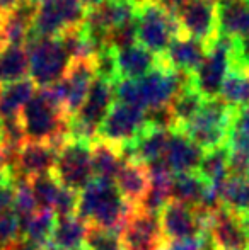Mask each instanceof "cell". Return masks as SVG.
Masks as SVG:
<instances>
[{
    "label": "cell",
    "mask_w": 249,
    "mask_h": 250,
    "mask_svg": "<svg viewBox=\"0 0 249 250\" xmlns=\"http://www.w3.org/2000/svg\"><path fill=\"white\" fill-rule=\"evenodd\" d=\"M191 85V75L169 68L159 56V66L147 75L114 83V101L143 111L167 107L183 87Z\"/></svg>",
    "instance_id": "obj_1"
},
{
    "label": "cell",
    "mask_w": 249,
    "mask_h": 250,
    "mask_svg": "<svg viewBox=\"0 0 249 250\" xmlns=\"http://www.w3.org/2000/svg\"><path fill=\"white\" fill-rule=\"evenodd\" d=\"M130 211L132 206L121 198L113 181L92 179L79 192L77 216L82 218L89 227L121 233Z\"/></svg>",
    "instance_id": "obj_2"
},
{
    "label": "cell",
    "mask_w": 249,
    "mask_h": 250,
    "mask_svg": "<svg viewBox=\"0 0 249 250\" xmlns=\"http://www.w3.org/2000/svg\"><path fill=\"white\" fill-rule=\"evenodd\" d=\"M26 142H45L62 148L68 142L70 116L55 104L43 90L36 92L21 111Z\"/></svg>",
    "instance_id": "obj_3"
},
{
    "label": "cell",
    "mask_w": 249,
    "mask_h": 250,
    "mask_svg": "<svg viewBox=\"0 0 249 250\" xmlns=\"http://www.w3.org/2000/svg\"><path fill=\"white\" fill-rule=\"evenodd\" d=\"M234 109L220 97L205 101L196 116L180 129L203 151L226 145L230 135Z\"/></svg>",
    "instance_id": "obj_4"
},
{
    "label": "cell",
    "mask_w": 249,
    "mask_h": 250,
    "mask_svg": "<svg viewBox=\"0 0 249 250\" xmlns=\"http://www.w3.org/2000/svg\"><path fill=\"white\" fill-rule=\"evenodd\" d=\"M29 60V79L41 89L53 85L65 77L72 58L60 38H40L31 34L26 43Z\"/></svg>",
    "instance_id": "obj_5"
},
{
    "label": "cell",
    "mask_w": 249,
    "mask_h": 250,
    "mask_svg": "<svg viewBox=\"0 0 249 250\" xmlns=\"http://www.w3.org/2000/svg\"><path fill=\"white\" fill-rule=\"evenodd\" d=\"M135 26L136 41L157 56L164 55L169 44L181 34L176 14L169 12L156 2H147L138 7Z\"/></svg>",
    "instance_id": "obj_6"
},
{
    "label": "cell",
    "mask_w": 249,
    "mask_h": 250,
    "mask_svg": "<svg viewBox=\"0 0 249 250\" xmlns=\"http://www.w3.org/2000/svg\"><path fill=\"white\" fill-rule=\"evenodd\" d=\"M147 126V111L136 105L116 102L111 105L110 112L99 125L96 140L108 143L114 148L121 150L142 133Z\"/></svg>",
    "instance_id": "obj_7"
},
{
    "label": "cell",
    "mask_w": 249,
    "mask_h": 250,
    "mask_svg": "<svg viewBox=\"0 0 249 250\" xmlns=\"http://www.w3.org/2000/svg\"><path fill=\"white\" fill-rule=\"evenodd\" d=\"M232 40L219 36L206 50V55L191 75V87L205 101L217 99L222 89L224 79L230 70Z\"/></svg>",
    "instance_id": "obj_8"
},
{
    "label": "cell",
    "mask_w": 249,
    "mask_h": 250,
    "mask_svg": "<svg viewBox=\"0 0 249 250\" xmlns=\"http://www.w3.org/2000/svg\"><path fill=\"white\" fill-rule=\"evenodd\" d=\"M91 145L92 143L75 140L63 143L51 170L62 188L80 192L94 179L91 165Z\"/></svg>",
    "instance_id": "obj_9"
},
{
    "label": "cell",
    "mask_w": 249,
    "mask_h": 250,
    "mask_svg": "<svg viewBox=\"0 0 249 250\" xmlns=\"http://www.w3.org/2000/svg\"><path fill=\"white\" fill-rule=\"evenodd\" d=\"M210 211L203 208H189L169 199L159 213V225L164 242L193 238L208 233Z\"/></svg>",
    "instance_id": "obj_10"
},
{
    "label": "cell",
    "mask_w": 249,
    "mask_h": 250,
    "mask_svg": "<svg viewBox=\"0 0 249 250\" xmlns=\"http://www.w3.org/2000/svg\"><path fill=\"white\" fill-rule=\"evenodd\" d=\"M86 9L79 0H40L31 34L57 38L63 31L82 24Z\"/></svg>",
    "instance_id": "obj_11"
},
{
    "label": "cell",
    "mask_w": 249,
    "mask_h": 250,
    "mask_svg": "<svg viewBox=\"0 0 249 250\" xmlns=\"http://www.w3.org/2000/svg\"><path fill=\"white\" fill-rule=\"evenodd\" d=\"M181 34L200 41L208 50L219 38L217 3L213 0H189L176 12Z\"/></svg>",
    "instance_id": "obj_12"
},
{
    "label": "cell",
    "mask_w": 249,
    "mask_h": 250,
    "mask_svg": "<svg viewBox=\"0 0 249 250\" xmlns=\"http://www.w3.org/2000/svg\"><path fill=\"white\" fill-rule=\"evenodd\" d=\"M208 238L212 250H248L243 214L226 206L210 211Z\"/></svg>",
    "instance_id": "obj_13"
},
{
    "label": "cell",
    "mask_w": 249,
    "mask_h": 250,
    "mask_svg": "<svg viewBox=\"0 0 249 250\" xmlns=\"http://www.w3.org/2000/svg\"><path fill=\"white\" fill-rule=\"evenodd\" d=\"M121 240L125 250H159L164 244L159 214L132 208L128 220L121 230Z\"/></svg>",
    "instance_id": "obj_14"
},
{
    "label": "cell",
    "mask_w": 249,
    "mask_h": 250,
    "mask_svg": "<svg viewBox=\"0 0 249 250\" xmlns=\"http://www.w3.org/2000/svg\"><path fill=\"white\" fill-rule=\"evenodd\" d=\"M60 148L45 142H24L16 155L12 175L31 179L53 170Z\"/></svg>",
    "instance_id": "obj_15"
},
{
    "label": "cell",
    "mask_w": 249,
    "mask_h": 250,
    "mask_svg": "<svg viewBox=\"0 0 249 250\" xmlns=\"http://www.w3.org/2000/svg\"><path fill=\"white\" fill-rule=\"evenodd\" d=\"M94 79H96V72H94V65L91 60L70 63L65 77L60 80L63 96H65V112L70 118L77 114L80 105L84 104Z\"/></svg>",
    "instance_id": "obj_16"
},
{
    "label": "cell",
    "mask_w": 249,
    "mask_h": 250,
    "mask_svg": "<svg viewBox=\"0 0 249 250\" xmlns=\"http://www.w3.org/2000/svg\"><path fill=\"white\" fill-rule=\"evenodd\" d=\"M171 131L164 128H157L147 123V126L142 129L135 142L121 148V158L125 162H135V164L149 165L152 162L162 158L164 150H166L167 140H169Z\"/></svg>",
    "instance_id": "obj_17"
},
{
    "label": "cell",
    "mask_w": 249,
    "mask_h": 250,
    "mask_svg": "<svg viewBox=\"0 0 249 250\" xmlns=\"http://www.w3.org/2000/svg\"><path fill=\"white\" fill-rule=\"evenodd\" d=\"M203 157V150L198 148L189 138L181 131H171L164 150L162 160L167 165L173 175L189 174L198 170L200 160Z\"/></svg>",
    "instance_id": "obj_18"
},
{
    "label": "cell",
    "mask_w": 249,
    "mask_h": 250,
    "mask_svg": "<svg viewBox=\"0 0 249 250\" xmlns=\"http://www.w3.org/2000/svg\"><path fill=\"white\" fill-rule=\"evenodd\" d=\"M36 9L38 5L31 0H21L16 9L5 14L0 33L3 46H26L33 31Z\"/></svg>",
    "instance_id": "obj_19"
},
{
    "label": "cell",
    "mask_w": 249,
    "mask_h": 250,
    "mask_svg": "<svg viewBox=\"0 0 249 250\" xmlns=\"http://www.w3.org/2000/svg\"><path fill=\"white\" fill-rule=\"evenodd\" d=\"M206 55V48L203 46L200 41L193 40L189 36L180 34L173 43L169 44V48L162 56L164 63L169 68L176 70V72H183L193 75L196 68L200 66V63L203 62Z\"/></svg>",
    "instance_id": "obj_20"
},
{
    "label": "cell",
    "mask_w": 249,
    "mask_h": 250,
    "mask_svg": "<svg viewBox=\"0 0 249 250\" xmlns=\"http://www.w3.org/2000/svg\"><path fill=\"white\" fill-rule=\"evenodd\" d=\"M114 55H116V70L120 80L140 79L159 66V56L136 43L121 50H114Z\"/></svg>",
    "instance_id": "obj_21"
},
{
    "label": "cell",
    "mask_w": 249,
    "mask_h": 250,
    "mask_svg": "<svg viewBox=\"0 0 249 250\" xmlns=\"http://www.w3.org/2000/svg\"><path fill=\"white\" fill-rule=\"evenodd\" d=\"M114 186L121 198L126 201L132 208L138 206V203L143 199L150 188V179L147 167L135 162H125L121 164L120 170L114 175Z\"/></svg>",
    "instance_id": "obj_22"
},
{
    "label": "cell",
    "mask_w": 249,
    "mask_h": 250,
    "mask_svg": "<svg viewBox=\"0 0 249 250\" xmlns=\"http://www.w3.org/2000/svg\"><path fill=\"white\" fill-rule=\"evenodd\" d=\"M219 36L246 40L249 36V0H227L217 5Z\"/></svg>",
    "instance_id": "obj_23"
},
{
    "label": "cell",
    "mask_w": 249,
    "mask_h": 250,
    "mask_svg": "<svg viewBox=\"0 0 249 250\" xmlns=\"http://www.w3.org/2000/svg\"><path fill=\"white\" fill-rule=\"evenodd\" d=\"M87 230H89V225L77 214L57 216L46 250H72L80 247L86 240Z\"/></svg>",
    "instance_id": "obj_24"
},
{
    "label": "cell",
    "mask_w": 249,
    "mask_h": 250,
    "mask_svg": "<svg viewBox=\"0 0 249 250\" xmlns=\"http://www.w3.org/2000/svg\"><path fill=\"white\" fill-rule=\"evenodd\" d=\"M196 174L208 184L210 189L220 194L224 182L229 177V146L227 143L203 151Z\"/></svg>",
    "instance_id": "obj_25"
},
{
    "label": "cell",
    "mask_w": 249,
    "mask_h": 250,
    "mask_svg": "<svg viewBox=\"0 0 249 250\" xmlns=\"http://www.w3.org/2000/svg\"><path fill=\"white\" fill-rule=\"evenodd\" d=\"M34 94L36 85L29 77L0 87V119L19 116Z\"/></svg>",
    "instance_id": "obj_26"
},
{
    "label": "cell",
    "mask_w": 249,
    "mask_h": 250,
    "mask_svg": "<svg viewBox=\"0 0 249 250\" xmlns=\"http://www.w3.org/2000/svg\"><path fill=\"white\" fill-rule=\"evenodd\" d=\"M208 191V184L196 172L173 175L171 184V199L189 208H202L203 199Z\"/></svg>",
    "instance_id": "obj_27"
},
{
    "label": "cell",
    "mask_w": 249,
    "mask_h": 250,
    "mask_svg": "<svg viewBox=\"0 0 249 250\" xmlns=\"http://www.w3.org/2000/svg\"><path fill=\"white\" fill-rule=\"evenodd\" d=\"M123 158L121 151L101 140H94L91 145V165H92L94 179L114 181V175L120 170Z\"/></svg>",
    "instance_id": "obj_28"
},
{
    "label": "cell",
    "mask_w": 249,
    "mask_h": 250,
    "mask_svg": "<svg viewBox=\"0 0 249 250\" xmlns=\"http://www.w3.org/2000/svg\"><path fill=\"white\" fill-rule=\"evenodd\" d=\"M203 102H205V99L191 85L183 87L176 94V97L171 101V104L167 105L171 119H173V129L171 131H180L186 123L191 121L196 116V112L202 109Z\"/></svg>",
    "instance_id": "obj_29"
},
{
    "label": "cell",
    "mask_w": 249,
    "mask_h": 250,
    "mask_svg": "<svg viewBox=\"0 0 249 250\" xmlns=\"http://www.w3.org/2000/svg\"><path fill=\"white\" fill-rule=\"evenodd\" d=\"M29 60L24 46H2L0 48V83H12L27 79Z\"/></svg>",
    "instance_id": "obj_30"
},
{
    "label": "cell",
    "mask_w": 249,
    "mask_h": 250,
    "mask_svg": "<svg viewBox=\"0 0 249 250\" xmlns=\"http://www.w3.org/2000/svg\"><path fill=\"white\" fill-rule=\"evenodd\" d=\"M55 221H57V214L53 211L48 209H38L29 220L26 221L23 231H21V238L29 244H33L34 247L46 250L48 242L51 238L55 228Z\"/></svg>",
    "instance_id": "obj_31"
},
{
    "label": "cell",
    "mask_w": 249,
    "mask_h": 250,
    "mask_svg": "<svg viewBox=\"0 0 249 250\" xmlns=\"http://www.w3.org/2000/svg\"><path fill=\"white\" fill-rule=\"evenodd\" d=\"M219 97L232 109L249 105V70L230 68L224 79Z\"/></svg>",
    "instance_id": "obj_32"
},
{
    "label": "cell",
    "mask_w": 249,
    "mask_h": 250,
    "mask_svg": "<svg viewBox=\"0 0 249 250\" xmlns=\"http://www.w3.org/2000/svg\"><path fill=\"white\" fill-rule=\"evenodd\" d=\"M27 182H29L31 192H33V198L36 201L38 209L53 211L55 201H57L62 189V186L58 184L55 175L51 172H48V174L34 175V177L27 179Z\"/></svg>",
    "instance_id": "obj_33"
},
{
    "label": "cell",
    "mask_w": 249,
    "mask_h": 250,
    "mask_svg": "<svg viewBox=\"0 0 249 250\" xmlns=\"http://www.w3.org/2000/svg\"><path fill=\"white\" fill-rule=\"evenodd\" d=\"M14 181H16V194H14L12 211L17 216L19 228H21V231H23L26 221L38 211V206H36V201L33 198V192H31L27 179L14 177Z\"/></svg>",
    "instance_id": "obj_34"
},
{
    "label": "cell",
    "mask_w": 249,
    "mask_h": 250,
    "mask_svg": "<svg viewBox=\"0 0 249 250\" xmlns=\"http://www.w3.org/2000/svg\"><path fill=\"white\" fill-rule=\"evenodd\" d=\"M84 242H86V247L89 250H125L121 233L113 230L89 227Z\"/></svg>",
    "instance_id": "obj_35"
},
{
    "label": "cell",
    "mask_w": 249,
    "mask_h": 250,
    "mask_svg": "<svg viewBox=\"0 0 249 250\" xmlns=\"http://www.w3.org/2000/svg\"><path fill=\"white\" fill-rule=\"evenodd\" d=\"M159 250H212V245H210L208 233H205L193 238L164 242Z\"/></svg>",
    "instance_id": "obj_36"
},
{
    "label": "cell",
    "mask_w": 249,
    "mask_h": 250,
    "mask_svg": "<svg viewBox=\"0 0 249 250\" xmlns=\"http://www.w3.org/2000/svg\"><path fill=\"white\" fill-rule=\"evenodd\" d=\"M77 204H79V192L62 188L60 194L55 201L53 213L57 216H72V214H77Z\"/></svg>",
    "instance_id": "obj_37"
},
{
    "label": "cell",
    "mask_w": 249,
    "mask_h": 250,
    "mask_svg": "<svg viewBox=\"0 0 249 250\" xmlns=\"http://www.w3.org/2000/svg\"><path fill=\"white\" fill-rule=\"evenodd\" d=\"M230 133L249 136V105L241 109H234V119Z\"/></svg>",
    "instance_id": "obj_38"
},
{
    "label": "cell",
    "mask_w": 249,
    "mask_h": 250,
    "mask_svg": "<svg viewBox=\"0 0 249 250\" xmlns=\"http://www.w3.org/2000/svg\"><path fill=\"white\" fill-rule=\"evenodd\" d=\"M19 2L21 0H0V10H2L3 14L10 12V10L19 5Z\"/></svg>",
    "instance_id": "obj_39"
},
{
    "label": "cell",
    "mask_w": 249,
    "mask_h": 250,
    "mask_svg": "<svg viewBox=\"0 0 249 250\" xmlns=\"http://www.w3.org/2000/svg\"><path fill=\"white\" fill-rule=\"evenodd\" d=\"M80 2V5L84 7V9H92V7H96V5H99L103 0H79Z\"/></svg>",
    "instance_id": "obj_40"
},
{
    "label": "cell",
    "mask_w": 249,
    "mask_h": 250,
    "mask_svg": "<svg viewBox=\"0 0 249 250\" xmlns=\"http://www.w3.org/2000/svg\"><path fill=\"white\" fill-rule=\"evenodd\" d=\"M5 179H14V175H12V172L3 167L2 162H0V181H5Z\"/></svg>",
    "instance_id": "obj_41"
},
{
    "label": "cell",
    "mask_w": 249,
    "mask_h": 250,
    "mask_svg": "<svg viewBox=\"0 0 249 250\" xmlns=\"http://www.w3.org/2000/svg\"><path fill=\"white\" fill-rule=\"evenodd\" d=\"M244 228H246V237H248V250H249V214H243Z\"/></svg>",
    "instance_id": "obj_42"
},
{
    "label": "cell",
    "mask_w": 249,
    "mask_h": 250,
    "mask_svg": "<svg viewBox=\"0 0 249 250\" xmlns=\"http://www.w3.org/2000/svg\"><path fill=\"white\" fill-rule=\"evenodd\" d=\"M3 17H5V14L0 10V33H2V26H3Z\"/></svg>",
    "instance_id": "obj_43"
},
{
    "label": "cell",
    "mask_w": 249,
    "mask_h": 250,
    "mask_svg": "<svg viewBox=\"0 0 249 250\" xmlns=\"http://www.w3.org/2000/svg\"><path fill=\"white\" fill-rule=\"evenodd\" d=\"M0 143H2V140H0Z\"/></svg>",
    "instance_id": "obj_44"
}]
</instances>
